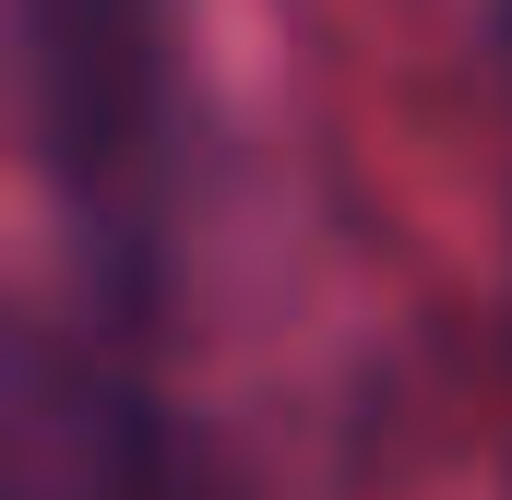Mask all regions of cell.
<instances>
[{"label": "cell", "mask_w": 512, "mask_h": 500, "mask_svg": "<svg viewBox=\"0 0 512 500\" xmlns=\"http://www.w3.org/2000/svg\"><path fill=\"white\" fill-rule=\"evenodd\" d=\"M12 84L48 203L108 274H131L167 203V120H179L167 0H12Z\"/></svg>", "instance_id": "6da1fadb"}, {"label": "cell", "mask_w": 512, "mask_h": 500, "mask_svg": "<svg viewBox=\"0 0 512 500\" xmlns=\"http://www.w3.org/2000/svg\"><path fill=\"white\" fill-rule=\"evenodd\" d=\"M0 465H12V500H191L179 429L108 334H24L12 346Z\"/></svg>", "instance_id": "7a4b0ae2"}]
</instances>
